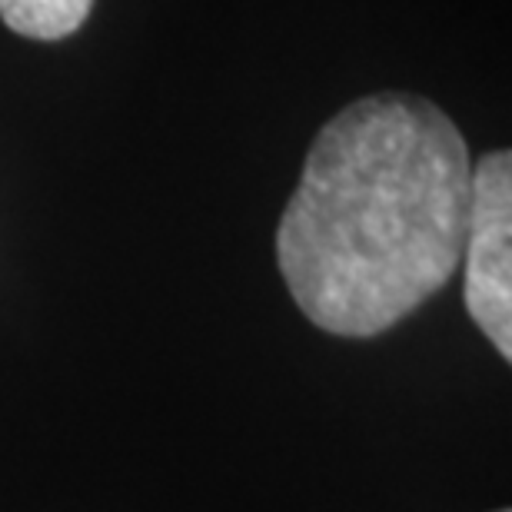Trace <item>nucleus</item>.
<instances>
[{
	"label": "nucleus",
	"instance_id": "obj_1",
	"mask_svg": "<svg viewBox=\"0 0 512 512\" xmlns=\"http://www.w3.org/2000/svg\"><path fill=\"white\" fill-rule=\"evenodd\" d=\"M473 160L433 100L376 94L316 133L276 230L303 316L346 340L380 336L463 263Z\"/></svg>",
	"mask_w": 512,
	"mask_h": 512
},
{
	"label": "nucleus",
	"instance_id": "obj_2",
	"mask_svg": "<svg viewBox=\"0 0 512 512\" xmlns=\"http://www.w3.org/2000/svg\"><path fill=\"white\" fill-rule=\"evenodd\" d=\"M466 313L512 360V157L493 150L473 167V203L466 223Z\"/></svg>",
	"mask_w": 512,
	"mask_h": 512
},
{
	"label": "nucleus",
	"instance_id": "obj_3",
	"mask_svg": "<svg viewBox=\"0 0 512 512\" xmlns=\"http://www.w3.org/2000/svg\"><path fill=\"white\" fill-rule=\"evenodd\" d=\"M94 0H0V20L20 37L60 40L84 27Z\"/></svg>",
	"mask_w": 512,
	"mask_h": 512
},
{
	"label": "nucleus",
	"instance_id": "obj_4",
	"mask_svg": "<svg viewBox=\"0 0 512 512\" xmlns=\"http://www.w3.org/2000/svg\"><path fill=\"white\" fill-rule=\"evenodd\" d=\"M496 512H509V509H496Z\"/></svg>",
	"mask_w": 512,
	"mask_h": 512
}]
</instances>
